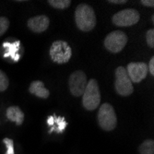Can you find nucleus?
<instances>
[{"mask_svg":"<svg viewBox=\"0 0 154 154\" xmlns=\"http://www.w3.org/2000/svg\"><path fill=\"white\" fill-rule=\"evenodd\" d=\"M75 21L77 27L82 32H90L97 23L93 8L87 4H80L75 10Z\"/></svg>","mask_w":154,"mask_h":154,"instance_id":"f257e3e1","label":"nucleus"},{"mask_svg":"<svg viewBox=\"0 0 154 154\" xmlns=\"http://www.w3.org/2000/svg\"><path fill=\"white\" fill-rule=\"evenodd\" d=\"M101 103V93L98 82L91 79L87 83L86 89L82 94V105L88 111H93Z\"/></svg>","mask_w":154,"mask_h":154,"instance_id":"f03ea898","label":"nucleus"},{"mask_svg":"<svg viewBox=\"0 0 154 154\" xmlns=\"http://www.w3.org/2000/svg\"><path fill=\"white\" fill-rule=\"evenodd\" d=\"M97 119L100 128L104 131H112L116 127L117 117L114 107L110 103H103L100 107Z\"/></svg>","mask_w":154,"mask_h":154,"instance_id":"7ed1b4c3","label":"nucleus"},{"mask_svg":"<svg viewBox=\"0 0 154 154\" xmlns=\"http://www.w3.org/2000/svg\"><path fill=\"white\" fill-rule=\"evenodd\" d=\"M71 55V47L65 41H55L50 47V57L54 62L57 64L67 63Z\"/></svg>","mask_w":154,"mask_h":154,"instance_id":"20e7f679","label":"nucleus"},{"mask_svg":"<svg viewBox=\"0 0 154 154\" xmlns=\"http://www.w3.org/2000/svg\"><path fill=\"white\" fill-rule=\"evenodd\" d=\"M115 87L116 92L121 96H129L133 93V83L130 80L127 69L123 66H118L116 70Z\"/></svg>","mask_w":154,"mask_h":154,"instance_id":"39448f33","label":"nucleus"},{"mask_svg":"<svg viewBox=\"0 0 154 154\" xmlns=\"http://www.w3.org/2000/svg\"><path fill=\"white\" fill-rule=\"evenodd\" d=\"M104 47L113 54L121 52L128 44V36L122 31L110 32L104 39Z\"/></svg>","mask_w":154,"mask_h":154,"instance_id":"423d86ee","label":"nucleus"},{"mask_svg":"<svg viewBox=\"0 0 154 154\" xmlns=\"http://www.w3.org/2000/svg\"><path fill=\"white\" fill-rule=\"evenodd\" d=\"M140 20V15L137 10L127 8L116 13L112 18V21L118 27H129L137 23Z\"/></svg>","mask_w":154,"mask_h":154,"instance_id":"0eeeda50","label":"nucleus"},{"mask_svg":"<svg viewBox=\"0 0 154 154\" xmlns=\"http://www.w3.org/2000/svg\"><path fill=\"white\" fill-rule=\"evenodd\" d=\"M87 83L86 74L81 70H77L73 72L68 79L69 91L75 97H79L85 91Z\"/></svg>","mask_w":154,"mask_h":154,"instance_id":"6e6552de","label":"nucleus"},{"mask_svg":"<svg viewBox=\"0 0 154 154\" xmlns=\"http://www.w3.org/2000/svg\"><path fill=\"white\" fill-rule=\"evenodd\" d=\"M127 72L132 83H139L148 75V65L144 62L129 63L127 66Z\"/></svg>","mask_w":154,"mask_h":154,"instance_id":"1a4fd4ad","label":"nucleus"},{"mask_svg":"<svg viewBox=\"0 0 154 154\" xmlns=\"http://www.w3.org/2000/svg\"><path fill=\"white\" fill-rule=\"evenodd\" d=\"M50 24V20L45 15H40L33 18H31L28 20V27L29 29L37 33L44 32L47 30Z\"/></svg>","mask_w":154,"mask_h":154,"instance_id":"9d476101","label":"nucleus"},{"mask_svg":"<svg viewBox=\"0 0 154 154\" xmlns=\"http://www.w3.org/2000/svg\"><path fill=\"white\" fill-rule=\"evenodd\" d=\"M29 91L42 99H47L50 95V91L45 87V84L40 80H35L31 83Z\"/></svg>","mask_w":154,"mask_h":154,"instance_id":"9b49d317","label":"nucleus"},{"mask_svg":"<svg viewBox=\"0 0 154 154\" xmlns=\"http://www.w3.org/2000/svg\"><path fill=\"white\" fill-rule=\"evenodd\" d=\"M7 117L8 120L20 125L24 121V114L21 109L18 106H10L7 109Z\"/></svg>","mask_w":154,"mask_h":154,"instance_id":"f8f14e48","label":"nucleus"},{"mask_svg":"<svg viewBox=\"0 0 154 154\" xmlns=\"http://www.w3.org/2000/svg\"><path fill=\"white\" fill-rule=\"evenodd\" d=\"M139 154H154V141L153 139H146L138 147Z\"/></svg>","mask_w":154,"mask_h":154,"instance_id":"ddd939ff","label":"nucleus"},{"mask_svg":"<svg viewBox=\"0 0 154 154\" xmlns=\"http://www.w3.org/2000/svg\"><path fill=\"white\" fill-rule=\"evenodd\" d=\"M49 5L57 9H65L67 8L71 4L70 0H49Z\"/></svg>","mask_w":154,"mask_h":154,"instance_id":"4468645a","label":"nucleus"},{"mask_svg":"<svg viewBox=\"0 0 154 154\" xmlns=\"http://www.w3.org/2000/svg\"><path fill=\"white\" fill-rule=\"evenodd\" d=\"M9 85L8 76L0 69V91H5Z\"/></svg>","mask_w":154,"mask_h":154,"instance_id":"2eb2a0df","label":"nucleus"},{"mask_svg":"<svg viewBox=\"0 0 154 154\" xmlns=\"http://www.w3.org/2000/svg\"><path fill=\"white\" fill-rule=\"evenodd\" d=\"M9 20L6 17H0V36H2L8 29Z\"/></svg>","mask_w":154,"mask_h":154,"instance_id":"dca6fc26","label":"nucleus"},{"mask_svg":"<svg viewBox=\"0 0 154 154\" xmlns=\"http://www.w3.org/2000/svg\"><path fill=\"white\" fill-rule=\"evenodd\" d=\"M3 143L7 147V151L5 154H15V150H14V141L11 138L5 137L3 139Z\"/></svg>","mask_w":154,"mask_h":154,"instance_id":"f3484780","label":"nucleus"},{"mask_svg":"<svg viewBox=\"0 0 154 154\" xmlns=\"http://www.w3.org/2000/svg\"><path fill=\"white\" fill-rule=\"evenodd\" d=\"M146 40H147V44L150 48L154 47V30L150 29L146 33Z\"/></svg>","mask_w":154,"mask_h":154,"instance_id":"a211bd4d","label":"nucleus"},{"mask_svg":"<svg viewBox=\"0 0 154 154\" xmlns=\"http://www.w3.org/2000/svg\"><path fill=\"white\" fill-rule=\"evenodd\" d=\"M148 70L149 71V73L153 76L154 75V57H152L149 62V66H148Z\"/></svg>","mask_w":154,"mask_h":154,"instance_id":"6ab92c4d","label":"nucleus"},{"mask_svg":"<svg viewBox=\"0 0 154 154\" xmlns=\"http://www.w3.org/2000/svg\"><path fill=\"white\" fill-rule=\"evenodd\" d=\"M141 4L144 5V6H146V7H150V8H152V7L154 6V1H153V0H149H149H148V1H147V0H142V1H141Z\"/></svg>","mask_w":154,"mask_h":154,"instance_id":"aec40b11","label":"nucleus"},{"mask_svg":"<svg viewBox=\"0 0 154 154\" xmlns=\"http://www.w3.org/2000/svg\"><path fill=\"white\" fill-rule=\"evenodd\" d=\"M108 2L114 3V4H125V3H127L125 0H110V1H108Z\"/></svg>","mask_w":154,"mask_h":154,"instance_id":"412c9836","label":"nucleus"},{"mask_svg":"<svg viewBox=\"0 0 154 154\" xmlns=\"http://www.w3.org/2000/svg\"><path fill=\"white\" fill-rule=\"evenodd\" d=\"M47 123H48V125H53L54 124V117L53 116H49L48 120H47Z\"/></svg>","mask_w":154,"mask_h":154,"instance_id":"4be33fe9","label":"nucleus"}]
</instances>
